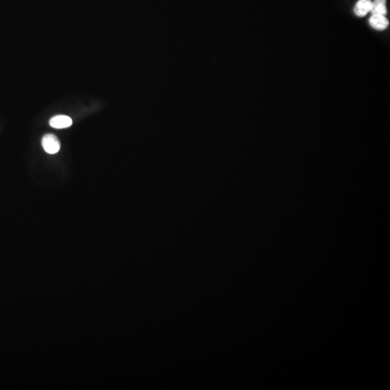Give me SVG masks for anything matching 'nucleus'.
I'll return each instance as SVG.
<instances>
[{
  "label": "nucleus",
  "instance_id": "f257e3e1",
  "mask_svg": "<svg viewBox=\"0 0 390 390\" xmlns=\"http://www.w3.org/2000/svg\"><path fill=\"white\" fill-rule=\"evenodd\" d=\"M41 143L43 150L51 155L57 153L60 150V142L55 134H47L43 136Z\"/></svg>",
  "mask_w": 390,
  "mask_h": 390
},
{
  "label": "nucleus",
  "instance_id": "39448f33",
  "mask_svg": "<svg viewBox=\"0 0 390 390\" xmlns=\"http://www.w3.org/2000/svg\"><path fill=\"white\" fill-rule=\"evenodd\" d=\"M386 0H374L372 1L371 10V13L372 15H379L385 16L388 13L386 7Z\"/></svg>",
  "mask_w": 390,
  "mask_h": 390
},
{
  "label": "nucleus",
  "instance_id": "7ed1b4c3",
  "mask_svg": "<svg viewBox=\"0 0 390 390\" xmlns=\"http://www.w3.org/2000/svg\"><path fill=\"white\" fill-rule=\"evenodd\" d=\"M369 23L372 28L378 31H384L389 26V20L385 16L379 15H372L369 19Z\"/></svg>",
  "mask_w": 390,
  "mask_h": 390
},
{
  "label": "nucleus",
  "instance_id": "20e7f679",
  "mask_svg": "<svg viewBox=\"0 0 390 390\" xmlns=\"http://www.w3.org/2000/svg\"><path fill=\"white\" fill-rule=\"evenodd\" d=\"M372 1L371 0H359L355 5L354 11L358 17H364L371 10Z\"/></svg>",
  "mask_w": 390,
  "mask_h": 390
},
{
  "label": "nucleus",
  "instance_id": "f03ea898",
  "mask_svg": "<svg viewBox=\"0 0 390 390\" xmlns=\"http://www.w3.org/2000/svg\"><path fill=\"white\" fill-rule=\"evenodd\" d=\"M49 125L55 129H65L72 126L73 120L71 118L65 115H57L50 119Z\"/></svg>",
  "mask_w": 390,
  "mask_h": 390
}]
</instances>
